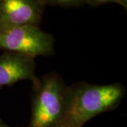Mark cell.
<instances>
[{"mask_svg":"<svg viewBox=\"0 0 127 127\" xmlns=\"http://www.w3.org/2000/svg\"><path fill=\"white\" fill-rule=\"evenodd\" d=\"M126 94L121 83L95 85L81 81L70 86L63 127H83L95 116L116 109Z\"/></svg>","mask_w":127,"mask_h":127,"instance_id":"obj_1","label":"cell"},{"mask_svg":"<svg viewBox=\"0 0 127 127\" xmlns=\"http://www.w3.org/2000/svg\"><path fill=\"white\" fill-rule=\"evenodd\" d=\"M69 86L50 73L32 84L31 117L27 127H63L68 109Z\"/></svg>","mask_w":127,"mask_h":127,"instance_id":"obj_2","label":"cell"},{"mask_svg":"<svg viewBox=\"0 0 127 127\" xmlns=\"http://www.w3.org/2000/svg\"><path fill=\"white\" fill-rule=\"evenodd\" d=\"M55 38L40 27L23 26L0 31V49L35 58L55 54Z\"/></svg>","mask_w":127,"mask_h":127,"instance_id":"obj_3","label":"cell"},{"mask_svg":"<svg viewBox=\"0 0 127 127\" xmlns=\"http://www.w3.org/2000/svg\"><path fill=\"white\" fill-rule=\"evenodd\" d=\"M45 6L41 0H0V31L40 26Z\"/></svg>","mask_w":127,"mask_h":127,"instance_id":"obj_4","label":"cell"},{"mask_svg":"<svg viewBox=\"0 0 127 127\" xmlns=\"http://www.w3.org/2000/svg\"><path fill=\"white\" fill-rule=\"evenodd\" d=\"M38 78L34 58L9 51L0 55V88L12 86L17 82L26 80L33 84Z\"/></svg>","mask_w":127,"mask_h":127,"instance_id":"obj_5","label":"cell"},{"mask_svg":"<svg viewBox=\"0 0 127 127\" xmlns=\"http://www.w3.org/2000/svg\"><path fill=\"white\" fill-rule=\"evenodd\" d=\"M44 6H56L66 8H78L86 4V0H41Z\"/></svg>","mask_w":127,"mask_h":127,"instance_id":"obj_6","label":"cell"},{"mask_svg":"<svg viewBox=\"0 0 127 127\" xmlns=\"http://www.w3.org/2000/svg\"><path fill=\"white\" fill-rule=\"evenodd\" d=\"M109 3L119 4L125 9L127 8V0H86V4L91 7H97Z\"/></svg>","mask_w":127,"mask_h":127,"instance_id":"obj_7","label":"cell"},{"mask_svg":"<svg viewBox=\"0 0 127 127\" xmlns=\"http://www.w3.org/2000/svg\"><path fill=\"white\" fill-rule=\"evenodd\" d=\"M0 127H10L9 125H7L6 123H4L1 119H0Z\"/></svg>","mask_w":127,"mask_h":127,"instance_id":"obj_8","label":"cell"}]
</instances>
